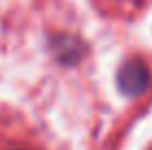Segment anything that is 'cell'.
<instances>
[{
  "instance_id": "obj_1",
  "label": "cell",
  "mask_w": 152,
  "mask_h": 150,
  "mask_svg": "<svg viewBox=\"0 0 152 150\" xmlns=\"http://www.w3.org/2000/svg\"><path fill=\"white\" fill-rule=\"evenodd\" d=\"M117 82H119V89H121L124 95L137 97L150 86V71L141 60H130L121 66Z\"/></svg>"
},
{
  "instance_id": "obj_2",
  "label": "cell",
  "mask_w": 152,
  "mask_h": 150,
  "mask_svg": "<svg viewBox=\"0 0 152 150\" xmlns=\"http://www.w3.org/2000/svg\"><path fill=\"white\" fill-rule=\"evenodd\" d=\"M7 150H33V148H7Z\"/></svg>"
}]
</instances>
